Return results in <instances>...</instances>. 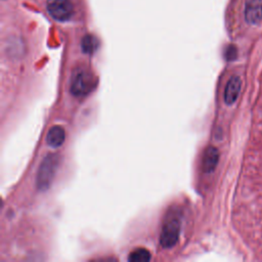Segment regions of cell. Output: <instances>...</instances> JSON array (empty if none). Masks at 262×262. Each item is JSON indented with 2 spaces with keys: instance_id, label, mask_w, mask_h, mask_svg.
Masks as SVG:
<instances>
[{
  "instance_id": "1",
  "label": "cell",
  "mask_w": 262,
  "mask_h": 262,
  "mask_svg": "<svg viewBox=\"0 0 262 262\" xmlns=\"http://www.w3.org/2000/svg\"><path fill=\"white\" fill-rule=\"evenodd\" d=\"M94 78L90 71L79 67L74 70L71 77L70 90L76 97H82L88 94L94 87Z\"/></svg>"
},
{
  "instance_id": "2",
  "label": "cell",
  "mask_w": 262,
  "mask_h": 262,
  "mask_svg": "<svg viewBox=\"0 0 262 262\" xmlns=\"http://www.w3.org/2000/svg\"><path fill=\"white\" fill-rule=\"evenodd\" d=\"M59 157L55 154L47 155L41 162L37 173V187L40 190H47L55 176L58 167Z\"/></svg>"
},
{
  "instance_id": "3",
  "label": "cell",
  "mask_w": 262,
  "mask_h": 262,
  "mask_svg": "<svg viewBox=\"0 0 262 262\" xmlns=\"http://www.w3.org/2000/svg\"><path fill=\"white\" fill-rule=\"evenodd\" d=\"M180 233V221L175 214L170 215L165 223L163 224L161 234H160V244L163 248L169 249L176 245L179 238Z\"/></svg>"
},
{
  "instance_id": "4",
  "label": "cell",
  "mask_w": 262,
  "mask_h": 262,
  "mask_svg": "<svg viewBox=\"0 0 262 262\" xmlns=\"http://www.w3.org/2000/svg\"><path fill=\"white\" fill-rule=\"evenodd\" d=\"M47 10L56 20H68L73 14V5L70 0H48Z\"/></svg>"
},
{
  "instance_id": "5",
  "label": "cell",
  "mask_w": 262,
  "mask_h": 262,
  "mask_svg": "<svg viewBox=\"0 0 262 262\" xmlns=\"http://www.w3.org/2000/svg\"><path fill=\"white\" fill-rule=\"evenodd\" d=\"M244 15L248 24L259 25L262 20V0H245Z\"/></svg>"
},
{
  "instance_id": "6",
  "label": "cell",
  "mask_w": 262,
  "mask_h": 262,
  "mask_svg": "<svg viewBox=\"0 0 262 262\" xmlns=\"http://www.w3.org/2000/svg\"><path fill=\"white\" fill-rule=\"evenodd\" d=\"M241 87H242V80L238 76H232L228 80L224 90V100L227 104H232L233 102H235L241 92Z\"/></svg>"
},
{
  "instance_id": "7",
  "label": "cell",
  "mask_w": 262,
  "mask_h": 262,
  "mask_svg": "<svg viewBox=\"0 0 262 262\" xmlns=\"http://www.w3.org/2000/svg\"><path fill=\"white\" fill-rule=\"evenodd\" d=\"M219 161V151L214 146H208L203 155L202 169L205 173H210L215 170Z\"/></svg>"
},
{
  "instance_id": "8",
  "label": "cell",
  "mask_w": 262,
  "mask_h": 262,
  "mask_svg": "<svg viewBox=\"0 0 262 262\" xmlns=\"http://www.w3.org/2000/svg\"><path fill=\"white\" fill-rule=\"evenodd\" d=\"M66 138V131L59 125L52 126L46 134V142L51 147L60 146Z\"/></svg>"
},
{
  "instance_id": "9",
  "label": "cell",
  "mask_w": 262,
  "mask_h": 262,
  "mask_svg": "<svg viewBox=\"0 0 262 262\" xmlns=\"http://www.w3.org/2000/svg\"><path fill=\"white\" fill-rule=\"evenodd\" d=\"M150 253L144 248H137L132 251L128 257L129 261L132 262H146L150 260Z\"/></svg>"
},
{
  "instance_id": "10",
  "label": "cell",
  "mask_w": 262,
  "mask_h": 262,
  "mask_svg": "<svg viewBox=\"0 0 262 262\" xmlns=\"http://www.w3.org/2000/svg\"><path fill=\"white\" fill-rule=\"evenodd\" d=\"M97 45H98L97 40L92 35L84 36V38L81 41V47H82V50L84 53H88V54L93 53L96 50Z\"/></svg>"
},
{
  "instance_id": "11",
  "label": "cell",
  "mask_w": 262,
  "mask_h": 262,
  "mask_svg": "<svg viewBox=\"0 0 262 262\" xmlns=\"http://www.w3.org/2000/svg\"><path fill=\"white\" fill-rule=\"evenodd\" d=\"M235 48L233 47V46H229L228 48H227V50H226V57L228 58V59H230V58H233V56H234V54H235Z\"/></svg>"
}]
</instances>
